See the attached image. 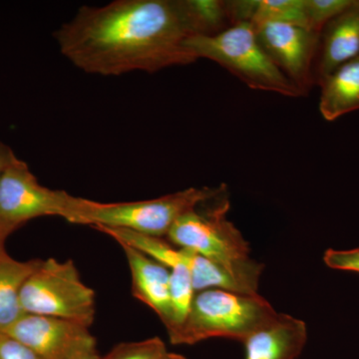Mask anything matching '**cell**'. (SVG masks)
Wrapping results in <instances>:
<instances>
[{
    "label": "cell",
    "instance_id": "cell-5",
    "mask_svg": "<svg viewBox=\"0 0 359 359\" xmlns=\"http://www.w3.org/2000/svg\"><path fill=\"white\" fill-rule=\"evenodd\" d=\"M187 47L197 60L205 58L218 63L250 89L302 96L264 50L252 23H238L214 36L192 37Z\"/></svg>",
    "mask_w": 359,
    "mask_h": 359
},
{
    "label": "cell",
    "instance_id": "cell-18",
    "mask_svg": "<svg viewBox=\"0 0 359 359\" xmlns=\"http://www.w3.org/2000/svg\"><path fill=\"white\" fill-rule=\"evenodd\" d=\"M168 353L166 344L160 337L140 341L122 342L101 359H160Z\"/></svg>",
    "mask_w": 359,
    "mask_h": 359
},
{
    "label": "cell",
    "instance_id": "cell-11",
    "mask_svg": "<svg viewBox=\"0 0 359 359\" xmlns=\"http://www.w3.org/2000/svg\"><path fill=\"white\" fill-rule=\"evenodd\" d=\"M121 245L132 276V294L159 316L165 327L170 320L171 269L131 245Z\"/></svg>",
    "mask_w": 359,
    "mask_h": 359
},
{
    "label": "cell",
    "instance_id": "cell-15",
    "mask_svg": "<svg viewBox=\"0 0 359 359\" xmlns=\"http://www.w3.org/2000/svg\"><path fill=\"white\" fill-rule=\"evenodd\" d=\"M192 37L214 36L233 26L228 1L181 0Z\"/></svg>",
    "mask_w": 359,
    "mask_h": 359
},
{
    "label": "cell",
    "instance_id": "cell-9",
    "mask_svg": "<svg viewBox=\"0 0 359 359\" xmlns=\"http://www.w3.org/2000/svg\"><path fill=\"white\" fill-rule=\"evenodd\" d=\"M257 40L273 65L301 92L308 93L316 84L314 70L320 33L283 23L255 25Z\"/></svg>",
    "mask_w": 359,
    "mask_h": 359
},
{
    "label": "cell",
    "instance_id": "cell-13",
    "mask_svg": "<svg viewBox=\"0 0 359 359\" xmlns=\"http://www.w3.org/2000/svg\"><path fill=\"white\" fill-rule=\"evenodd\" d=\"M320 86V112L327 121L359 110V56L339 66Z\"/></svg>",
    "mask_w": 359,
    "mask_h": 359
},
{
    "label": "cell",
    "instance_id": "cell-21",
    "mask_svg": "<svg viewBox=\"0 0 359 359\" xmlns=\"http://www.w3.org/2000/svg\"><path fill=\"white\" fill-rule=\"evenodd\" d=\"M0 359H41L34 351L28 348L13 337L0 335Z\"/></svg>",
    "mask_w": 359,
    "mask_h": 359
},
{
    "label": "cell",
    "instance_id": "cell-16",
    "mask_svg": "<svg viewBox=\"0 0 359 359\" xmlns=\"http://www.w3.org/2000/svg\"><path fill=\"white\" fill-rule=\"evenodd\" d=\"M192 276L188 268L179 266L171 269L170 276V304L171 314L166 325L168 337H171L183 327L188 318L196 295Z\"/></svg>",
    "mask_w": 359,
    "mask_h": 359
},
{
    "label": "cell",
    "instance_id": "cell-20",
    "mask_svg": "<svg viewBox=\"0 0 359 359\" xmlns=\"http://www.w3.org/2000/svg\"><path fill=\"white\" fill-rule=\"evenodd\" d=\"M323 261L328 268L359 273V248L353 250H327L323 256Z\"/></svg>",
    "mask_w": 359,
    "mask_h": 359
},
{
    "label": "cell",
    "instance_id": "cell-6",
    "mask_svg": "<svg viewBox=\"0 0 359 359\" xmlns=\"http://www.w3.org/2000/svg\"><path fill=\"white\" fill-rule=\"evenodd\" d=\"M21 304L26 314L65 318L88 327L95 320V292L85 285L71 259H42L23 285Z\"/></svg>",
    "mask_w": 359,
    "mask_h": 359
},
{
    "label": "cell",
    "instance_id": "cell-2",
    "mask_svg": "<svg viewBox=\"0 0 359 359\" xmlns=\"http://www.w3.org/2000/svg\"><path fill=\"white\" fill-rule=\"evenodd\" d=\"M226 191L209 207H198L183 215L167 238L176 247L192 250L223 266L257 292L264 264L250 257L249 243L229 219L231 204Z\"/></svg>",
    "mask_w": 359,
    "mask_h": 359
},
{
    "label": "cell",
    "instance_id": "cell-14",
    "mask_svg": "<svg viewBox=\"0 0 359 359\" xmlns=\"http://www.w3.org/2000/svg\"><path fill=\"white\" fill-rule=\"evenodd\" d=\"M42 259L16 261L7 256L0 261V335L7 334L25 316L21 290Z\"/></svg>",
    "mask_w": 359,
    "mask_h": 359
},
{
    "label": "cell",
    "instance_id": "cell-12",
    "mask_svg": "<svg viewBox=\"0 0 359 359\" xmlns=\"http://www.w3.org/2000/svg\"><path fill=\"white\" fill-rule=\"evenodd\" d=\"M308 340L306 323L290 314L275 320L245 340V359H297Z\"/></svg>",
    "mask_w": 359,
    "mask_h": 359
},
{
    "label": "cell",
    "instance_id": "cell-10",
    "mask_svg": "<svg viewBox=\"0 0 359 359\" xmlns=\"http://www.w3.org/2000/svg\"><path fill=\"white\" fill-rule=\"evenodd\" d=\"M359 56V0L335 16L320 32L316 59V84L320 85L335 69Z\"/></svg>",
    "mask_w": 359,
    "mask_h": 359
},
{
    "label": "cell",
    "instance_id": "cell-24",
    "mask_svg": "<svg viewBox=\"0 0 359 359\" xmlns=\"http://www.w3.org/2000/svg\"><path fill=\"white\" fill-rule=\"evenodd\" d=\"M160 359H187L185 356L182 355V354L175 353H168L163 356L162 358Z\"/></svg>",
    "mask_w": 359,
    "mask_h": 359
},
{
    "label": "cell",
    "instance_id": "cell-17",
    "mask_svg": "<svg viewBox=\"0 0 359 359\" xmlns=\"http://www.w3.org/2000/svg\"><path fill=\"white\" fill-rule=\"evenodd\" d=\"M283 23L308 28L304 0H257L252 25Z\"/></svg>",
    "mask_w": 359,
    "mask_h": 359
},
{
    "label": "cell",
    "instance_id": "cell-8",
    "mask_svg": "<svg viewBox=\"0 0 359 359\" xmlns=\"http://www.w3.org/2000/svg\"><path fill=\"white\" fill-rule=\"evenodd\" d=\"M41 359H101L90 327L65 318L25 314L8 332Z\"/></svg>",
    "mask_w": 359,
    "mask_h": 359
},
{
    "label": "cell",
    "instance_id": "cell-7",
    "mask_svg": "<svg viewBox=\"0 0 359 359\" xmlns=\"http://www.w3.org/2000/svg\"><path fill=\"white\" fill-rule=\"evenodd\" d=\"M79 201L65 191L42 186L18 158L0 178V221L14 231L41 217L57 216L69 222Z\"/></svg>",
    "mask_w": 359,
    "mask_h": 359
},
{
    "label": "cell",
    "instance_id": "cell-19",
    "mask_svg": "<svg viewBox=\"0 0 359 359\" xmlns=\"http://www.w3.org/2000/svg\"><path fill=\"white\" fill-rule=\"evenodd\" d=\"M353 0H304L308 28L320 33L335 16L351 6Z\"/></svg>",
    "mask_w": 359,
    "mask_h": 359
},
{
    "label": "cell",
    "instance_id": "cell-22",
    "mask_svg": "<svg viewBox=\"0 0 359 359\" xmlns=\"http://www.w3.org/2000/svg\"><path fill=\"white\" fill-rule=\"evenodd\" d=\"M16 158L18 157L14 154L13 149L0 141V178Z\"/></svg>",
    "mask_w": 359,
    "mask_h": 359
},
{
    "label": "cell",
    "instance_id": "cell-3",
    "mask_svg": "<svg viewBox=\"0 0 359 359\" xmlns=\"http://www.w3.org/2000/svg\"><path fill=\"white\" fill-rule=\"evenodd\" d=\"M271 304L259 294L210 289L196 292L183 327L171 337L173 346H193L211 339L244 342L275 320Z\"/></svg>",
    "mask_w": 359,
    "mask_h": 359
},
{
    "label": "cell",
    "instance_id": "cell-4",
    "mask_svg": "<svg viewBox=\"0 0 359 359\" xmlns=\"http://www.w3.org/2000/svg\"><path fill=\"white\" fill-rule=\"evenodd\" d=\"M226 187L189 188L153 200L134 202L98 203L80 198L69 223L91 226L123 229L152 236L167 237L183 215L218 197Z\"/></svg>",
    "mask_w": 359,
    "mask_h": 359
},
{
    "label": "cell",
    "instance_id": "cell-1",
    "mask_svg": "<svg viewBox=\"0 0 359 359\" xmlns=\"http://www.w3.org/2000/svg\"><path fill=\"white\" fill-rule=\"evenodd\" d=\"M59 50L89 74L154 73L197 61L181 0H116L82 6L54 34Z\"/></svg>",
    "mask_w": 359,
    "mask_h": 359
},
{
    "label": "cell",
    "instance_id": "cell-23",
    "mask_svg": "<svg viewBox=\"0 0 359 359\" xmlns=\"http://www.w3.org/2000/svg\"><path fill=\"white\" fill-rule=\"evenodd\" d=\"M13 231H14L13 228H11V226H7V224L0 221V261L8 256L6 250V243L7 238H8L9 236H11Z\"/></svg>",
    "mask_w": 359,
    "mask_h": 359
}]
</instances>
